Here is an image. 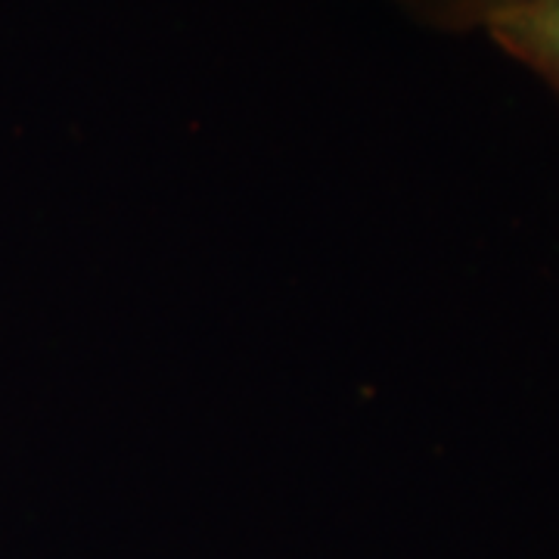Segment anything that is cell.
<instances>
[{"instance_id":"1","label":"cell","mask_w":559,"mask_h":559,"mask_svg":"<svg viewBox=\"0 0 559 559\" xmlns=\"http://www.w3.org/2000/svg\"><path fill=\"white\" fill-rule=\"evenodd\" d=\"M481 32L559 97V0H498Z\"/></svg>"},{"instance_id":"2","label":"cell","mask_w":559,"mask_h":559,"mask_svg":"<svg viewBox=\"0 0 559 559\" xmlns=\"http://www.w3.org/2000/svg\"><path fill=\"white\" fill-rule=\"evenodd\" d=\"M395 3L414 20L426 22L429 28L473 32V28H481L488 10L498 0H395Z\"/></svg>"}]
</instances>
